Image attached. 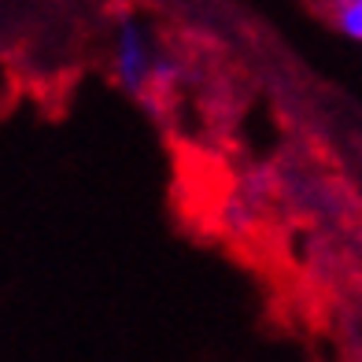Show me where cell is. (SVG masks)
<instances>
[{"label":"cell","instance_id":"cell-1","mask_svg":"<svg viewBox=\"0 0 362 362\" xmlns=\"http://www.w3.org/2000/svg\"><path fill=\"white\" fill-rule=\"evenodd\" d=\"M111 74L141 104H152L156 93L167 96L181 81V63L163 52V45L137 15H122L111 34Z\"/></svg>","mask_w":362,"mask_h":362},{"label":"cell","instance_id":"cell-2","mask_svg":"<svg viewBox=\"0 0 362 362\" xmlns=\"http://www.w3.org/2000/svg\"><path fill=\"white\" fill-rule=\"evenodd\" d=\"M325 11H329L333 30H337L344 41L362 45V0H333Z\"/></svg>","mask_w":362,"mask_h":362},{"label":"cell","instance_id":"cell-3","mask_svg":"<svg viewBox=\"0 0 362 362\" xmlns=\"http://www.w3.org/2000/svg\"><path fill=\"white\" fill-rule=\"evenodd\" d=\"M318 4H322V8H329V4H333V0H318Z\"/></svg>","mask_w":362,"mask_h":362}]
</instances>
